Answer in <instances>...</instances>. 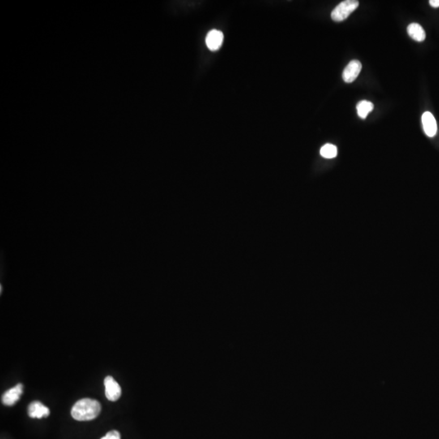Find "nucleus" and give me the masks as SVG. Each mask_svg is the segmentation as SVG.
Segmentation results:
<instances>
[{
    "label": "nucleus",
    "instance_id": "nucleus-6",
    "mask_svg": "<svg viewBox=\"0 0 439 439\" xmlns=\"http://www.w3.org/2000/svg\"><path fill=\"white\" fill-rule=\"evenodd\" d=\"M422 125L424 133L428 137H433L437 133V122L434 116L429 112H425L422 115Z\"/></svg>",
    "mask_w": 439,
    "mask_h": 439
},
{
    "label": "nucleus",
    "instance_id": "nucleus-9",
    "mask_svg": "<svg viewBox=\"0 0 439 439\" xmlns=\"http://www.w3.org/2000/svg\"><path fill=\"white\" fill-rule=\"evenodd\" d=\"M407 34L411 39L419 43L424 41L426 37L424 29L417 23H411L407 26Z\"/></svg>",
    "mask_w": 439,
    "mask_h": 439
},
{
    "label": "nucleus",
    "instance_id": "nucleus-12",
    "mask_svg": "<svg viewBox=\"0 0 439 439\" xmlns=\"http://www.w3.org/2000/svg\"><path fill=\"white\" fill-rule=\"evenodd\" d=\"M101 439H121V434H120L118 431L112 430L108 432V433H107L104 437H102Z\"/></svg>",
    "mask_w": 439,
    "mask_h": 439
},
{
    "label": "nucleus",
    "instance_id": "nucleus-7",
    "mask_svg": "<svg viewBox=\"0 0 439 439\" xmlns=\"http://www.w3.org/2000/svg\"><path fill=\"white\" fill-rule=\"evenodd\" d=\"M224 39V35L222 31L212 30L209 31L206 37V44L211 51H217L222 47Z\"/></svg>",
    "mask_w": 439,
    "mask_h": 439
},
{
    "label": "nucleus",
    "instance_id": "nucleus-10",
    "mask_svg": "<svg viewBox=\"0 0 439 439\" xmlns=\"http://www.w3.org/2000/svg\"><path fill=\"white\" fill-rule=\"evenodd\" d=\"M373 108H374V106H373V104L371 103V102L366 101V100L359 102L357 105H356L358 116H360V118L364 119V120L367 117V116H368V113L372 112Z\"/></svg>",
    "mask_w": 439,
    "mask_h": 439
},
{
    "label": "nucleus",
    "instance_id": "nucleus-13",
    "mask_svg": "<svg viewBox=\"0 0 439 439\" xmlns=\"http://www.w3.org/2000/svg\"><path fill=\"white\" fill-rule=\"evenodd\" d=\"M429 5L433 7V8H438L439 0H430L429 1Z\"/></svg>",
    "mask_w": 439,
    "mask_h": 439
},
{
    "label": "nucleus",
    "instance_id": "nucleus-5",
    "mask_svg": "<svg viewBox=\"0 0 439 439\" xmlns=\"http://www.w3.org/2000/svg\"><path fill=\"white\" fill-rule=\"evenodd\" d=\"M23 393V385L19 383L5 392L2 397L3 403L7 406H13L19 400Z\"/></svg>",
    "mask_w": 439,
    "mask_h": 439
},
{
    "label": "nucleus",
    "instance_id": "nucleus-3",
    "mask_svg": "<svg viewBox=\"0 0 439 439\" xmlns=\"http://www.w3.org/2000/svg\"><path fill=\"white\" fill-rule=\"evenodd\" d=\"M104 385L106 397L108 400L112 402L118 400L121 395V388L117 381L111 376H108L104 379Z\"/></svg>",
    "mask_w": 439,
    "mask_h": 439
},
{
    "label": "nucleus",
    "instance_id": "nucleus-1",
    "mask_svg": "<svg viewBox=\"0 0 439 439\" xmlns=\"http://www.w3.org/2000/svg\"><path fill=\"white\" fill-rule=\"evenodd\" d=\"M101 411V405L95 399L82 398L73 405L71 415L78 421H88L97 417Z\"/></svg>",
    "mask_w": 439,
    "mask_h": 439
},
{
    "label": "nucleus",
    "instance_id": "nucleus-11",
    "mask_svg": "<svg viewBox=\"0 0 439 439\" xmlns=\"http://www.w3.org/2000/svg\"><path fill=\"white\" fill-rule=\"evenodd\" d=\"M338 154V150L334 145L325 144L321 149V155L326 159H333Z\"/></svg>",
    "mask_w": 439,
    "mask_h": 439
},
{
    "label": "nucleus",
    "instance_id": "nucleus-2",
    "mask_svg": "<svg viewBox=\"0 0 439 439\" xmlns=\"http://www.w3.org/2000/svg\"><path fill=\"white\" fill-rule=\"evenodd\" d=\"M359 7V1L356 0H346L340 3L331 13L333 21L340 22L347 19L351 13H353Z\"/></svg>",
    "mask_w": 439,
    "mask_h": 439
},
{
    "label": "nucleus",
    "instance_id": "nucleus-8",
    "mask_svg": "<svg viewBox=\"0 0 439 439\" xmlns=\"http://www.w3.org/2000/svg\"><path fill=\"white\" fill-rule=\"evenodd\" d=\"M28 413L31 418L41 419L43 417H47L50 415V410L41 402L35 401V402H31L29 406Z\"/></svg>",
    "mask_w": 439,
    "mask_h": 439
},
{
    "label": "nucleus",
    "instance_id": "nucleus-4",
    "mask_svg": "<svg viewBox=\"0 0 439 439\" xmlns=\"http://www.w3.org/2000/svg\"><path fill=\"white\" fill-rule=\"evenodd\" d=\"M362 69L361 63L358 61H352L349 63L347 67L345 68L342 73V78L345 82L351 83L353 82L360 74Z\"/></svg>",
    "mask_w": 439,
    "mask_h": 439
}]
</instances>
